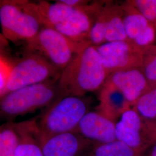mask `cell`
Listing matches in <instances>:
<instances>
[{"instance_id":"cell-3","label":"cell","mask_w":156,"mask_h":156,"mask_svg":"<svg viewBox=\"0 0 156 156\" xmlns=\"http://www.w3.org/2000/svg\"><path fill=\"white\" fill-rule=\"evenodd\" d=\"M58 80H51L15 90L0 97V122L47 108L59 97Z\"/></svg>"},{"instance_id":"cell-10","label":"cell","mask_w":156,"mask_h":156,"mask_svg":"<svg viewBox=\"0 0 156 156\" xmlns=\"http://www.w3.org/2000/svg\"><path fill=\"white\" fill-rule=\"evenodd\" d=\"M95 48L108 76L117 71L141 67L142 50L128 41L106 42Z\"/></svg>"},{"instance_id":"cell-19","label":"cell","mask_w":156,"mask_h":156,"mask_svg":"<svg viewBox=\"0 0 156 156\" xmlns=\"http://www.w3.org/2000/svg\"><path fill=\"white\" fill-rule=\"evenodd\" d=\"M133 108L146 121H156V87L151 89L142 95Z\"/></svg>"},{"instance_id":"cell-2","label":"cell","mask_w":156,"mask_h":156,"mask_svg":"<svg viewBox=\"0 0 156 156\" xmlns=\"http://www.w3.org/2000/svg\"><path fill=\"white\" fill-rule=\"evenodd\" d=\"M30 5L44 27L51 28L74 42L90 44V32L95 19L83 9L67 5L60 1H30Z\"/></svg>"},{"instance_id":"cell-25","label":"cell","mask_w":156,"mask_h":156,"mask_svg":"<svg viewBox=\"0 0 156 156\" xmlns=\"http://www.w3.org/2000/svg\"><path fill=\"white\" fill-rule=\"evenodd\" d=\"M152 123H153V124H154V127H155V128L156 129V120L154 121V122H152Z\"/></svg>"},{"instance_id":"cell-5","label":"cell","mask_w":156,"mask_h":156,"mask_svg":"<svg viewBox=\"0 0 156 156\" xmlns=\"http://www.w3.org/2000/svg\"><path fill=\"white\" fill-rule=\"evenodd\" d=\"M0 23L2 34L8 41L25 44L44 27L30 1L23 0L0 1Z\"/></svg>"},{"instance_id":"cell-13","label":"cell","mask_w":156,"mask_h":156,"mask_svg":"<svg viewBox=\"0 0 156 156\" xmlns=\"http://www.w3.org/2000/svg\"><path fill=\"white\" fill-rule=\"evenodd\" d=\"M116 124L97 111L88 112L76 131L93 145L103 144L116 140Z\"/></svg>"},{"instance_id":"cell-16","label":"cell","mask_w":156,"mask_h":156,"mask_svg":"<svg viewBox=\"0 0 156 156\" xmlns=\"http://www.w3.org/2000/svg\"><path fill=\"white\" fill-rule=\"evenodd\" d=\"M19 140L13 156H44L36 120L19 123Z\"/></svg>"},{"instance_id":"cell-26","label":"cell","mask_w":156,"mask_h":156,"mask_svg":"<svg viewBox=\"0 0 156 156\" xmlns=\"http://www.w3.org/2000/svg\"><path fill=\"white\" fill-rule=\"evenodd\" d=\"M145 156V155H144H144H143V156Z\"/></svg>"},{"instance_id":"cell-1","label":"cell","mask_w":156,"mask_h":156,"mask_svg":"<svg viewBox=\"0 0 156 156\" xmlns=\"http://www.w3.org/2000/svg\"><path fill=\"white\" fill-rule=\"evenodd\" d=\"M108 78L95 46L80 51L62 71L57 80L60 96L83 97L100 90Z\"/></svg>"},{"instance_id":"cell-17","label":"cell","mask_w":156,"mask_h":156,"mask_svg":"<svg viewBox=\"0 0 156 156\" xmlns=\"http://www.w3.org/2000/svg\"><path fill=\"white\" fill-rule=\"evenodd\" d=\"M19 140V123L0 124V156H13Z\"/></svg>"},{"instance_id":"cell-20","label":"cell","mask_w":156,"mask_h":156,"mask_svg":"<svg viewBox=\"0 0 156 156\" xmlns=\"http://www.w3.org/2000/svg\"><path fill=\"white\" fill-rule=\"evenodd\" d=\"M140 68L151 89L156 87V47L151 45L142 50Z\"/></svg>"},{"instance_id":"cell-7","label":"cell","mask_w":156,"mask_h":156,"mask_svg":"<svg viewBox=\"0 0 156 156\" xmlns=\"http://www.w3.org/2000/svg\"><path fill=\"white\" fill-rule=\"evenodd\" d=\"M61 73L38 55L31 52L12 63L6 93L22 87L58 80Z\"/></svg>"},{"instance_id":"cell-8","label":"cell","mask_w":156,"mask_h":156,"mask_svg":"<svg viewBox=\"0 0 156 156\" xmlns=\"http://www.w3.org/2000/svg\"><path fill=\"white\" fill-rule=\"evenodd\" d=\"M115 124L116 140L142 154L156 139L153 123L143 119L133 108L125 112Z\"/></svg>"},{"instance_id":"cell-23","label":"cell","mask_w":156,"mask_h":156,"mask_svg":"<svg viewBox=\"0 0 156 156\" xmlns=\"http://www.w3.org/2000/svg\"><path fill=\"white\" fill-rule=\"evenodd\" d=\"M8 46V41L2 33H0V55H2V53L6 50Z\"/></svg>"},{"instance_id":"cell-12","label":"cell","mask_w":156,"mask_h":156,"mask_svg":"<svg viewBox=\"0 0 156 156\" xmlns=\"http://www.w3.org/2000/svg\"><path fill=\"white\" fill-rule=\"evenodd\" d=\"M123 21L127 40L142 50L156 38V29L128 1L122 3Z\"/></svg>"},{"instance_id":"cell-9","label":"cell","mask_w":156,"mask_h":156,"mask_svg":"<svg viewBox=\"0 0 156 156\" xmlns=\"http://www.w3.org/2000/svg\"><path fill=\"white\" fill-rule=\"evenodd\" d=\"M128 41L123 21L122 3L106 1L90 30V45L98 46L114 41Z\"/></svg>"},{"instance_id":"cell-21","label":"cell","mask_w":156,"mask_h":156,"mask_svg":"<svg viewBox=\"0 0 156 156\" xmlns=\"http://www.w3.org/2000/svg\"><path fill=\"white\" fill-rule=\"evenodd\" d=\"M129 3L153 25L156 24V0H129Z\"/></svg>"},{"instance_id":"cell-18","label":"cell","mask_w":156,"mask_h":156,"mask_svg":"<svg viewBox=\"0 0 156 156\" xmlns=\"http://www.w3.org/2000/svg\"><path fill=\"white\" fill-rule=\"evenodd\" d=\"M144 154L116 140L106 144L93 145L89 156H142Z\"/></svg>"},{"instance_id":"cell-22","label":"cell","mask_w":156,"mask_h":156,"mask_svg":"<svg viewBox=\"0 0 156 156\" xmlns=\"http://www.w3.org/2000/svg\"><path fill=\"white\" fill-rule=\"evenodd\" d=\"M11 68V62L0 55V97L5 94Z\"/></svg>"},{"instance_id":"cell-6","label":"cell","mask_w":156,"mask_h":156,"mask_svg":"<svg viewBox=\"0 0 156 156\" xmlns=\"http://www.w3.org/2000/svg\"><path fill=\"white\" fill-rule=\"evenodd\" d=\"M89 45H91L89 43L74 42L51 28L43 27L37 36L26 44V49L27 52L42 57L62 73Z\"/></svg>"},{"instance_id":"cell-11","label":"cell","mask_w":156,"mask_h":156,"mask_svg":"<svg viewBox=\"0 0 156 156\" xmlns=\"http://www.w3.org/2000/svg\"><path fill=\"white\" fill-rule=\"evenodd\" d=\"M44 156H89L93 144L76 132L39 136Z\"/></svg>"},{"instance_id":"cell-4","label":"cell","mask_w":156,"mask_h":156,"mask_svg":"<svg viewBox=\"0 0 156 156\" xmlns=\"http://www.w3.org/2000/svg\"><path fill=\"white\" fill-rule=\"evenodd\" d=\"M89 101L83 97H58L36 120L39 136L76 132L84 116L89 112Z\"/></svg>"},{"instance_id":"cell-14","label":"cell","mask_w":156,"mask_h":156,"mask_svg":"<svg viewBox=\"0 0 156 156\" xmlns=\"http://www.w3.org/2000/svg\"><path fill=\"white\" fill-rule=\"evenodd\" d=\"M106 80L121 91L132 108L142 95L151 89L140 67L113 73Z\"/></svg>"},{"instance_id":"cell-27","label":"cell","mask_w":156,"mask_h":156,"mask_svg":"<svg viewBox=\"0 0 156 156\" xmlns=\"http://www.w3.org/2000/svg\"></svg>"},{"instance_id":"cell-24","label":"cell","mask_w":156,"mask_h":156,"mask_svg":"<svg viewBox=\"0 0 156 156\" xmlns=\"http://www.w3.org/2000/svg\"><path fill=\"white\" fill-rule=\"evenodd\" d=\"M149 148L150 151L147 156H156V139Z\"/></svg>"},{"instance_id":"cell-15","label":"cell","mask_w":156,"mask_h":156,"mask_svg":"<svg viewBox=\"0 0 156 156\" xmlns=\"http://www.w3.org/2000/svg\"><path fill=\"white\" fill-rule=\"evenodd\" d=\"M98 98L96 111L115 123L132 108L121 91L108 80L100 90Z\"/></svg>"}]
</instances>
